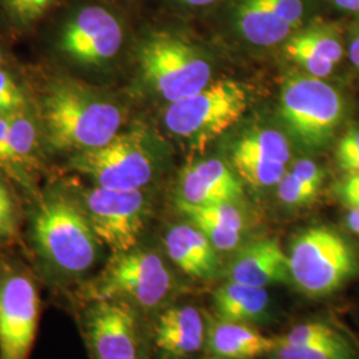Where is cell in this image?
Instances as JSON below:
<instances>
[{
    "mask_svg": "<svg viewBox=\"0 0 359 359\" xmlns=\"http://www.w3.org/2000/svg\"><path fill=\"white\" fill-rule=\"evenodd\" d=\"M144 79L169 103L194 95L210 83L205 57L182 39L160 34L148 39L139 52Z\"/></svg>",
    "mask_w": 359,
    "mask_h": 359,
    "instance_id": "obj_7",
    "label": "cell"
},
{
    "mask_svg": "<svg viewBox=\"0 0 359 359\" xmlns=\"http://www.w3.org/2000/svg\"><path fill=\"white\" fill-rule=\"evenodd\" d=\"M243 196V184L222 161L212 158L188 168L180 184L177 201L191 205L236 204Z\"/></svg>",
    "mask_w": 359,
    "mask_h": 359,
    "instance_id": "obj_15",
    "label": "cell"
},
{
    "mask_svg": "<svg viewBox=\"0 0 359 359\" xmlns=\"http://www.w3.org/2000/svg\"><path fill=\"white\" fill-rule=\"evenodd\" d=\"M77 204L97 238L114 255L137 246L148 215L147 198L142 189L116 191L96 185L83 193Z\"/></svg>",
    "mask_w": 359,
    "mask_h": 359,
    "instance_id": "obj_9",
    "label": "cell"
},
{
    "mask_svg": "<svg viewBox=\"0 0 359 359\" xmlns=\"http://www.w3.org/2000/svg\"><path fill=\"white\" fill-rule=\"evenodd\" d=\"M53 0H4L6 8L20 23H32L41 18Z\"/></svg>",
    "mask_w": 359,
    "mask_h": 359,
    "instance_id": "obj_29",
    "label": "cell"
},
{
    "mask_svg": "<svg viewBox=\"0 0 359 359\" xmlns=\"http://www.w3.org/2000/svg\"><path fill=\"white\" fill-rule=\"evenodd\" d=\"M337 196L348 210L359 209V175H347L337 185Z\"/></svg>",
    "mask_w": 359,
    "mask_h": 359,
    "instance_id": "obj_32",
    "label": "cell"
},
{
    "mask_svg": "<svg viewBox=\"0 0 359 359\" xmlns=\"http://www.w3.org/2000/svg\"><path fill=\"white\" fill-rule=\"evenodd\" d=\"M81 320L92 359H142L137 310L129 304L88 301Z\"/></svg>",
    "mask_w": 359,
    "mask_h": 359,
    "instance_id": "obj_11",
    "label": "cell"
},
{
    "mask_svg": "<svg viewBox=\"0 0 359 359\" xmlns=\"http://www.w3.org/2000/svg\"><path fill=\"white\" fill-rule=\"evenodd\" d=\"M25 96L10 75L0 71V115L16 114L25 107Z\"/></svg>",
    "mask_w": 359,
    "mask_h": 359,
    "instance_id": "obj_31",
    "label": "cell"
},
{
    "mask_svg": "<svg viewBox=\"0 0 359 359\" xmlns=\"http://www.w3.org/2000/svg\"><path fill=\"white\" fill-rule=\"evenodd\" d=\"M280 346H310L346 339L333 326L323 322H306L295 326L287 334L277 337Z\"/></svg>",
    "mask_w": 359,
    "mask_h": 359,
    "instance_id": "obj_26",
    "label": "cell"
},
{
    "mask_svg": "<svg viewBox=\"0 0 359 359\" xmlns=\"http://www.w3.org/2000/svg\"><path fill=\"white\" fill-rule=\"evenodd\" d=\"M208 359H225V358H219V357H215V355H213V357H212V358H208Z\"/></svg>",
    "mask_w": 359,
    "mask_h": 359,
    "instance_id": "obj_38",
    "label": "cell"
},
{
    "mask_svg": "<svg viewBox=\"0 0 359 359\" xmlns=\"http://www.w3.org/2000/svg\"><path fill=\"white\" fill-rule=\"evenodd\" d=\"M206 316V347L215 357L250 359L271 354L280 346L278 338H269L249 327L246 323L219 320Z\"/></svg>",
    "mask_w": 359,
    "mask_h": 359,
    "instance_id": "obj_19",
    "label": "cell"
},
{
    "mask_svg": "<svg viewBox=\"0 0 359 359\" xmlns=\"http://www.w3.org/2000/svg\"><path fill=\"white\" fill-rule=\"evenodd\" d=\"M31 237L51 285L67 289L83 285L100 256V244L76 201L51 196L35 209Z\"/></svg>",
    "mask_w": 359,
    "mask_h": 359,
    "instance_id": "obj_1",
    "label": "cell"
},
{
    "mask_svg": "<svg viewBox=\"0 0 359 359\" xmlns=\"http://www.w3.org/2000/svg\"><path fill=\"white\" fill-rule=\"evenodd\" d=\"M180 212L189 218L191 222H208L231 231H244L245 219L241 210L236 204H215V205H191L177 201Z\"/></svg>",
    "mask_w": 359,
    "mask_h": 359,
    "instance_id": "obj_23",
    "label": "cell"
},
{
    "mask_svg": "<svg viewBox=\"0 0 359 359\" xmlns=\"http://www.w3.org/2000/svg\"><path fill=\"white\" fill-rule=\"evenodd\" d=\"M292 283L310 298L337 293L359 273V258L346 238L327 226L299 233L290 245Z\"/></svg>",
    "mask_w": 359,
    "mask_h": 359,
    "instance_id": "obj_4",
    "label": "cell"
},
{
    "mask_svg": "<svg viewBox=\"0 0 359 359\" xmlns=\"http://www.w3.org/2000/svg\"><path fill=\"white\" fill-rule=\"evenodd\" d=\"M248 108V90L236 80L209 83L204 90L169 104L164 121L176 136L204 148L234 126Z\"/></svg>",
    "mask_w": 359,
    "mask_h": 359,
    "instance_id": "obj_5",
    "label": "cell"
},
{
    "mask_svg": "<svg viewBox=\"0 0 359 359\" xmlns=\"http://www.w3.org/2000/svg\"><path fill=\"white\" fill-rule=\"evenodd\" d=\"M36 144V128L23 112L13 115L7 140L0 154V163H20L34 151Z\"/></svg>",
    "mask_w": 359,
    "mask_h": 359,
    "instance_id": "obj_22",
    "label": "cell"
},
{
    "mask_svg": "<svg viewBox=\"0 0 359 359\" xmlns=\"http://www.w3.org/2000/svg\"><path fill=\"white\" fill-rule=\"evenodd\" d=\"M0 65H1V52H0Z\"/></svg>",
    "mask_w": 359,
    "mask_h": 359,
    "instance_id": "obj_39",
    "label": "cell"
},
{
    "mask_svg": "<svg viewBox=\"0 0 359 359\" xmlns=\"http://www.w3.org/2000/svg\"><path fill=\"white\" fill-rule=\"evenodd\" d=\"M346 226L348 231L359 236V209L348 210L346 216Z\"/></svg>",
    "mask_w": 359,
    "mask_h": 359,
    "instance_id": "obj_34",
    "label": "cell"
},
{
    "mask_svg": "<svg viewBox=\"0 0 359 359\" xmlns=\"http://www.w3.org/2000/svg\"><path fill=\"white\" fill-rule=\"evenodd\" d=\"M283 51L310 76L325 79L341 62L344 46L339 32L333 26L318 25L293 35L286 41Z\"/></svg>",
    "mask_w": 359,
    "mask_h": 359,
    "instance_id": "obj_17",
    "label": "cell"
},
{
    "mask_svg": "<svg viewBox=\"0 0 359 359\" xmlns=\"http://www.w3.org/2000/svg\"><path fill=\"white\" fill-rule=\"evenodd\" d=\"M185 4H189V6H194V7H201V6H208L216 0H180Z\"/></svg>",
    "mask_w": 359,
    "mask_h": 359,
    "instance_id": "obj_37",
    "label": "cell"
},
{
    "mask_svg": "<svg viewBox=\"0 0 359 359\" xmlns=\"http://www.w3.org/2000/svg\"><path fill=\"white\" fill-rule=\"evenodd\" d=\"M212 305L219 320L249 323L266 316L270 297L266 289L228 281L213 292Z\"/></svg>",
    "mask_w": 359,
    "mask_h": 359,
    "instance_id": "obj_20",
    "label": "cell"
},
{
    "mask_svg": "<svg viewBox=\"0 0 359 359\" xmlns=\"http://www.w3.org/2000/svg\"><path fill=\"white\" fill-rule=\"evenodd\" d=\"M231 163L240 179L253 188H269L277 185L286 173V165L281 163L261 161L233 154Z\"/></svg>",
    "mask_w": 359,
    "mask_h": 359,
    "instance_id": "obj_24",
    "label": "cell"
},
{
    "mask_svg": "<svg viewBox=\"0 0 359 359\" xmlns=\"http://www.w3.org/2000/svg\"><path fill=\"white\" fill-rule=\"evenodd\" d=\"M228 280L262 289L278 283H292L289 256L277 240H257L244 246L233 258Z\"/></svg>",
    "mask_w": 359,
    "mask_h": 359,
    "instance_id": "obj_14",
    "label": "cell"
},
{
    "mask_svg": "<svg viewBox=\"0 0 359 359\" xmlns=\"http://www.w3.org/2000/svg\"><path fill=\"white\" fill-rule=\"evenodd\" d=\"M273 359H358L351 344L339 342L310 346H278L271 353Z\"/></svg>",
    "mask_w": 359,
    "mask_h": 359,
    "instance_id": "obj_25",
    "label": "cell"
},
{
    "mask_svg": "<svg viewBox=\"0 0 359 359\" xmlns=\"http://www.w3.org/2000/svg\"><path fill=\"white\" fill-rule=\"evenodd\" d=\"M173 289L167 264L157 253L133 248L115 253L103 271L79 289L84 302L116 299L136 310L149 311L163 305Z\"/></svg>",
    "mask_w": 359,
    "mask_h": 359,
    "instance_id": "obj_3",
    "label": "cell"
},
{
    "mask_svg": "<svg viewBox=\"0 0 359 359\" xmlns=\"http://www.w3.org/2000/svg\"><path fill=\"white\" fill-rule=\"evenodd\" d=\"M13 115L15 114L0 115V154L3 151L6 140H7V135H8V130H10L11 123H13Z\"/></svg>",
    "mask_w": 359,
    "mask_h": 359,
    "instance_id": "obj_33",
    "label": "cell"
},
{
    "mask_svg": "<svg viewBox=\"0 0 359 359\" xmlns=\"http://www.w3.org/2000/svg\"><path fill=\"white\" fill-rule=\"evenodd\" d=\"M280 114L295 140L310 149L333 139L345 115V102L333 86L310 75H293L283 83Z\"/></svg>",
    "mask_w": 359,
    "mask_h": 359,
    "instance_id": "obj_6",
    "label": "cell"
},
{
    "mask_svg": "<svg viewBox=\"0 0 359 359\" xmlns=\"http://www.w3.org/2000/svg\"><path fill=\"white\" fill-rule=\"evenodd\" d=\"M38 285L18 266L0 269V359H28L40 318Z\"/></svg>",
    "mask_w": 359,
    "mask_h": 359,
    "instance_id": "obj_10",
    "label": "cell"
},
{
    "mask_svg": "<svg viewBox=\"0 0 359 359\" xmlns=\"http://www.w3.org/2000/svg\"><path fill=\"white\" fill-rule=\"evenodd\" d=\"M205 318L193 306L167 309L154 325V345L167 358L197 353L205 342Z\"/></svg>",
    "mask_w": 359,
    "mask_h": 359,
    "instance_id": "obj_16",
    "label": "cell"
},
{
    "mask_svg": "<svg viewBox=\"0 0 359 359\" xmlns=\"http://www.w3.org/2000/svg\"><path fill=\"white\" fill-rule=\"evenodd\" d=\"M337 7L348 13H359V0H333Z\"/></svg>",
    "mask_w": 359,
    "mask_h": 359,
    "instance_id": "obj_35",
    "label": "cell"
},
{
    "mask_svg": "<svg viewBox=\"0 0 359 359\" xmlns=\"http://www.w3.org/2000/svg\"><path fill=\"white\" fill-rule=\"evenodd\" d=\"M321 187L299 179L293 172H286L277 184V193L283 204L290 206L310 204L318 194Z\"/></svg>",
    "mask_w": 359,
    "mask_h": 359,
    "instance_id": "obj_27",
    "label": "cell"
},
{
    "mask_svg": "<svg viewBox=\"0 0 359 359\" xmlns=\"http://www.w3.org/2000/svg\"><path fill=\"white\" fill-rule=\"evenodd\" d=\"M233 156L249 157L261 161L287 164L290 160V145L281 132L276 129H255L237 142Z\"/></svg>",
    "mask_w": 359,
    "mask_h": 359,
    "instance_id": "obj_21",
    "label": "cell"
},
{
    "mask_svg": "<svg viewBox=\"0 0 359 359\" xmlns=\"http://www.w3.org/2000/svg\"><path fill=\"white\" fill-rule=\"evenodd\" d=\"M18 231V213L13 196L0 181V240H11Z\"/></svg>",
    "mask_w": 359,
    "mask_h": 359,
    "instance_id": "obj_30",
    "label": "cell"
},
{
    "mask_svg": "<svg viewBox=\"0 0 359 359\" xmlns=\"http://www.w3.org/2000/svg\"><path fill=\"white\" fill-rule=\"evenodd\" d=\"M48 142L56 149L90 151L111 142L121 127L115 104L75 81H57L43 100Z\"/></svg>",
    "mask_w": 359,
    "mask_h": 359,
    "instance_id": "obj_2",
    "label": "cell"
},
{
    "mask_svg": "<svg viewBox=\"0 0 359 359\" xmlns=\"http://www.w3.org/2000/svg\"><path fill=\"white\" fill-rule=\"evenodd\" d=\"M348 59L353 65L359 68V35L348 46Z\"/></svg>",
    "mask_w": 359,
    "mask_h": 359,
    "instance_id": "obj_36",
    "label": "cell"
},
{
    "mask_svg": "<svg viewBox=\"0 0 359 359\" xmlns=\"http://www.w3.org/2000/svg\"><path fill=\"white\" fill-rule=\"evenodd\" d=\"M338 167L347 175H359V128H351L337 144Z\"/></svg>",
    "mask_w": 359,
    "mask_h": 359,
    "instance_id": "obj_28",
    "label": "cell"
},
{
    "mask_svg": "<svg viewBox=\"0 0 359 359\" xmlns=\"http://www.w3.org/2000/svg\"><path fill=\"white\" fill-rule=\"evenodd\" d=\"M164 244L168 257L187 276L197 280H212L217 276L221 266L218 250L193 224L172 226Z\"/></svg>",
    "mask_w": 359,
    "mask_h": 359,
    "instance_id": "obj_18",
    "label": "cell"
},
{
    "mask_svg": "<svg viewBox=\"0 0 359 359\" xmlns=\"http://www.w3.org/2000/svg\"><path fill=\"white\" fill-rule=\"evenodd\" d=\"M123 31L115 16L102 7H87L71 19L60 48L83 65H102L121 48Z\"/></svg>",
    "mask_w": 359,
    "mask_h": 359,
    "instance_id": "obj_12",
    "label": "cell"
},
{
    "mask_svg": "<svg viewBox=\"0 0 359 359\" xmlns=\"http://www.w3.org/2000/svg\"><path fill=\"white\" fill-rule=\"evenodd\" d=\"M71 167L97 187L116 191L142 189L154 176L152 158L139 132L117 133L104 147L80 152Z\"/></svg>",
    "mask_w": 359,
    "mask_h": 359,
    "instance_id": "obj_8",
    "label": "cell"
},
{
    "mask_svg": "<svg viewBox=\"0 0 359 359\" xmlns=\"http://www.w3.org/2000/svg\"><path fill=\"white\" fill-rule=\"evenodd\" d=\"M302 0H237L240 34L256 46H274L289 38L304 19Z\"/></svg>",
    "mask_w": 359,
    "mask_h": 359,
    "instance_id": "obj_13",
    "label": "cell"
}]
</instances>
